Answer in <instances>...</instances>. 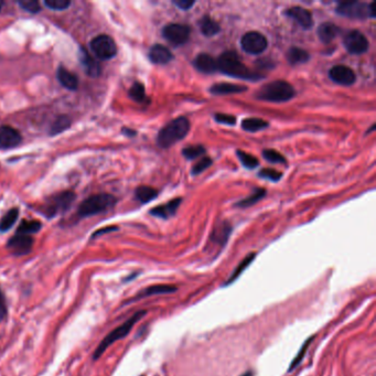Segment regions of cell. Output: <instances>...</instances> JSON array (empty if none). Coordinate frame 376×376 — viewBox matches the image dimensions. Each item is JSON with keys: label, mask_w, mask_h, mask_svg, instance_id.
Masks as SVG:
<instances>
[{"label": "cell", "mask_w": 376, "mask_h": 376, "mask_svg": "<svg viewBox=\"0 0 376 376\" xmlns=\"http://www.w3.org/2000/svg\"><path fill=\"white\" fill-rule=\"evenodd\" d=\"M204 152H206V149L202 146H190L183 149V156L189 160L197 159L204 154Z\"/></svg>", "instance_id": "cell-37"}, {"label": "cell", "mask_w": 376, "mask_h": 376, "mask_svg": "<svg viewBox=\"0 0 376 376\" xmlns=\"http://www.w3.org/2000/svg\"><path fill=\"white\" fill-rule=\"evenodd\" d=\"M116 230H117V228H115V226H112V228H105V229H102V230L95 232V233H94V235H93V237H96V236L102 235L103 233H108V232L116 231Z\"/></svg>", "instance_id": "cell-46"}, {"label": "cell", "mask_w": 376, "mask_h": 376, "mask_svg": "<svg viewBox=\"0 0 376 376\" xmlns=\"http://www.w3.org/2000/svg\"><path fill=\"white\" fill-rule=\"evenodd\" d=\"M190 129V123L185 117H178L170 121L159 131L157 142L161 148H169L186 136Z\"/></svg>", "instance_id": "cell-2"}, {"label": "cell", "mask_w": 376, "mask_h": 376, "mask_svg": "<svg viewBox=\"0 0 376 376\" xmlns=\"http://www.w3.org/2000/svg\"><path fill=\"white\" fill-rule=\"evenodd\" d=\"M32 246H33L32 237L30 235H21V234L15 235L7 244V247L9 248L10 252L17 256L26 255V254H28L31 251Z\"/></svg>", "instance_id": "cell-13"}, {"label": "cell", "mask_w": 376, "mask_h": 376, "mask_svg": "<svg viewBox=\"0 0 376 376\" xmlns=\"http://www.w3.org/2000/svg\"><path fill=\"white\" fill-rule=\"evenodd\" d=\"M146 313H147V311H145V310L136 312L134 316L127 320L125 323H123L121 325H119V327L114 329L112 332L105 336L103 341L96 347L95 352H94V355H93L94 360H98V358L103 355V353L106 351L113 343H115L116 341H118V340L123 339V338H125V336L128 335L129 332L131 331V329L134 328V325L138 321H139L141 318L145 317Z\"/></svg>", "instance_id": "cell-4"}, {"label": "cell", "mask_w": 376, "mask_h": 376, "mask_svg": "<svg viewBox=\"0 0 376 376\" xmlns=\"http://www.w3.org/2000/svg\"><path fill=\"white\" fill-rule=\"evenodd\" d=\"M217 63L218 70L229 76L250 81H257L258 79H261V76L252 73L247 69V66L242 62L241 58L236 52L228 51L222 53L217 60Z\"/></svg>", "instance_id": "cell-1"}, {"label": "cell", "mask_w": 376, "mask_h": 376, "mask_svg": "<svg viewBox=\"0 0 376 376\" xmlns=\"http://www.w3.org/2000/svg\"><path fill=\"white\" fill-rule=\"evenodd\" d=\"M265 193H266V191H265L264 189H256L250 197L237 203V207H240V208L251 207V206H253V204H255L256 202L261 200L262 198H264Z\"/></svg>", "instance_id": "cell-31"}, {"label": "cell", "mask_w": 376, "mask_h": 376, "mask_svg": "<svg viewBox=\"0 0 376 376\" xmlns=\"http://www.w3.org/2000/svg\"><path fill=\"white\" fill-rule=\"evenodd\" d=\"M80 60H81L83 66H84L85 72L90 76L96 77V76L99 75V73H101V68H99V64L91 57L90 54H88L87 51H85L84 49H82Z\"/></svg>", "instance_id": "cell-21"}, {"label": "cell", "mask_w": 376, "mask_h": 376, "mask_svg": "<svg viewBox=\"0 0 376 376\" xmlns=\"http://www.w3.org/2000/svg\"><path fill=\"white\" fill-rule=\"evenodd\" d=\"M181 203V199H174V200L169 201L164 206H159L157 208H153L150 210V214L160 219H169L170 217L175 214V211L178 210Z\"/></svg>", "instance_id": "cell-18"}, {"label": "cell", "mask_w": 376, "mask_h": 376, "mask_svg": "<svg viewBox=\"0 0 376 376\" xmlns=\"http://www.w3.org/2000/svg\"><path fill=\"white\" fill-rule=\"evenodd\" d=\"M241 376H253V372H251V371H248V372H246V373H244V374H243V375H241Z\"/></svg>", "instance_id": "cell-47"}, {"label": "cell", "mask_w": 376, "mask_h": 376, "mask_svg": "<svg viewBox=\"0 0 376 376\" xmlns=\"http://www.w3.org/2000/svg\"><path fill=\"white\" fill-rule=\"evenodd\" d=\"M330 79L341 85L349 86L354 84L356 81V75L352 69L345 65H335L329 71Z\"/></svg>", "instance_id": "cell-12"}, {"label": "cell", "mask_w": 376, "mask_h": 376, "mask_svg": "<svg viewBox=\"0 0 376 376\" xmlns=\"http://www.w3.org/2000/svg\"><path fill=\"white\" fill-rule=\"evenodd\" d=\"M70 125H71L70 118L66 117V116H61V117H59L57 120H55V123L53 124L51 134H60V132H62L66 128H69Z\"/></svg>", "instance_id": "cell-36"}, {"label": "cell", "mask_w": 376, "mask_h": 376, "mask_svg": "<svg viewBox=\"0 0 376 376\" xmlns=\"http://www.w3.org/2000/svg\"><path fill=\"white\" fill-rule=\"evenodd\" d=\"M44 5L52 10H64L71 5L69 0H44Z\"/></svg>", "instance_id": "cell-38"}, {"label": "cell", "mask_w": 376, "mask_h": 376, "mask_svg": "<svg viewBox=\"0 0 376 376\" xmlns=\"http://www.w3.org/2000/svg\"><path fill=\"white\" fill-rule=\"evenodd\" d=\"M19 217V210L18 209H11L9 211L6 213L3 219L0 220V232H7L9 231L15 223L17 222Z\"/></svg>", "instance_id": "cell-27"}, {"label": "cell", "mask_w": 376, "mask_h": 376, "mask_svg": "<svg viewBox=\"0 0 376 376\" xmlns=\"http://www.w3.org/2000/svg\"><path fill=\"white\" fill-rule=\"evenodd\" d=\"M3 5H4V3H3V2H0V9H2V7H3Z\"/></svg>", "instance_id": "cell-48"}, {"label": "cell", "mask_w": 376, "mask_h": 376, "mask_svg": "<svg viewBox=\"0 0 376 376\" xmlns=\"http://www.w3.org/2000/svg\"><path fill=\"white\" fill-rule=\"evenodd\" d=\"M7 312H8L7 303H6L5 296L3 294L2 289H0V321H3V320L6 318V316H7Z\"/></svg>", "instance_id": "cell-44"}, {"label": "cell", "mask_w": 376, "mask_h": 376, "mask_svg": "<svg viewBox=\"0 0 376 376\" xmlns=\"http://www.w3.org/2000/svg\"><path fill=\"white\" fill-rule=\"evenodd\" d=\"M212 164V160L211 158H202L200 161H199L198 163H196L195 165H193V169H192V174L193 175H197V174H200L202 173L204 170H207L210 165Z\"/></svg>", "instance_id": "cell-39"}, {"label": "cell", "mask_w": 376, "mask_h": 376, "mask_svg": "<svg viewBox=\"0 0 376 376\" xmlns=\"http://www.w3.org/2000/svg\"><path fill=\"white\" fill-rule=\"evenodd\" d=\"M136 199L141 203H147L152 201L154 198H157L158 192L156 189H153L151 186L147 185H141L136 189Z\"/></svg>", "instance_id": "cell-26"}, {"label": "cell", "mask_w": 376, "mask_h": 376, "mask_svg": "<svg viewBox=\"0 0 376 376\" xmlns=\"http://www.w3.org/2000/svg\"><path fill=\"white\" fill-rule=\"evenodd\" d=\"M312 339H313V336H311V338H309L306 342H305V343H303L302 344V346H301V349L299 350V352H298V354L296 355V357L294 358V361H292L291 362V364H290V367L288 368V372H291L292 371V369H295L298 365H299V364L301 363V361L303 360V357H305L306 356V353H307V350H308V347H309V345H310L311 344V342H312Z\"/></svg>", "instance_id": "cell-33"}, {"label": "cell", "mask_w": 376, "mask_h": 376, "mask_svg": "<svg viewBox=\"0 0 376 376\" xmlns=\"http://www.w3.org/2000/svg\"><path fill=\"white\" fill-rule=\"evenodd\" d=\"M20 7L31 14H36L40 11V5L36 0H21L19 3Z\"/></svg>", "instance_id": "cell-41"}, {"label": "cell", "mask_w": 376, "mask_h": 376, "mask_svg": "<svg viewBox=\"0 0 376 376\" xmlns=\"http://www.w3.org/2000/svg\"><path fill=\"white\" fill-rule=\"evenodd\" d=\"M162 36L170 44L179 47L189 40L190 28L181 24H170L163 28Z\"/></svg>", "instance_id": "cell-9"}, {"label": "cell", "mask_w": 376, "mask_h": 376, "mask_svg": "<svg viewBox=\"0 0 376 376\" xmlns=\"http://www.w3.org/2000/svg\"><path fill=\"white\" fill-rule=\"evenodd\" d=\"M174 5L181 10H189L195 5V2H191V0H175Z\"/></svg>", "instance_id": "cell-45"}, {"label": "cell", "mask_w": 376, "mask_h": 376, "mask_svg": "<svg viewBox=\"0 0 376 376\" xmlns=\"http://www.w3.org/2000/svg\"><path fill=\"white\" fill-rule=\"evenodd\" d=\"M74 199L75 195L73 192L60 193V195L53 197L51 201H49L47 208L44 209V214H47L49 218H52L59 212L65 211L70 208Z\"/></svg>", "instance_id": "cell-11"}, {"label": "cell", "mask_w": 376, "mask_h": 376, "mask_svg": "<svg viewBox=\"0 0 376 376\" xmlns=\"http://www.w3.org/2000/svg\"><path fill=\"white\" fill-rule=\"evenodd\" d=\"M116 203V199L110 195H96L83 201L77 210L81 218L92 217L97 213H102L106 210L113 208Z\"/></svg>", "instance_id": "cell-5"}, {"label": "cell", "mask_w": 376, "mask_h": 376, "mask_svg": "<svg viewBox=\"0 0 376 376\" xmlns=\"http://www.w3.org/2000/svg\"><path fill=\"white\" fill-rule=\"evenodd\" d=\"M263 157L272 163H286V158L274 149H265L263 151Z\"/></svg>", "instance_id": "cell-35"}, {"label": "cell", "mask_w": 376, "mask_h": 376, "mask_svg": "<svg viewBox=\"0 0 376 376\" xmlns=\"http://www.w3.org/2000/svg\"><path fill=\"white\" fill-rule=\"evenodd\" d=\"M344 47L351 54H363L367 51L368 41L362 32L352 30L347 32L344 37Z\"/></svg>", "instance_id": "cell-10"}, {"label": "cell", "mask_w": 376, "mask_h": 376, "mask_svg": "<svg viewBox=\"0 0 376 376\" xmlns=\"http://www.w3.org/2000/svg\"><path fill=\"white\" fill-rule=\"evenodd\" d=\"M242 49L248 54H261L267 49V39L262 33L251 31L245 33L241 40Z\"/></svg>", "instance_id": "cell-8"}, {"label": "cell", "mask_w": 376, "mask_h": 376, "mask_svg": "<svg viewBox=\"0 0 376 376\" xmlns=\"http://www.w3.org/2000/svg\"><path fill=\"white\" fill-rule=\"evenodd\" d=\"M287 59H288L290 64H302L306 63L309 60V54L307 51L300 48H291L288 53H287Z\"/></svg>", "instance_id": "cell-25"}, {"label": "cell", "mask_w": 376, "mask_h": 376, "mask_svg": "<svg viewBox=\"0 0 376 376\" xmlns=\"http://www.w3.org/2000/svg\"><path fill=\"white\" fill-rule=\"evenodd\" d=\"M268 127V123L259 118H247L242 121V128L246 131L255 132Z\"/></svg>", "instance_id": "cell-29"}, {"label": "cell", "mask_w": 376, "mask_h": 376, "mask_svg": "<svg viewBox=\"0 0 376 376\" xmlns=\"http://www.w3.org/2000/svg\"><path fill=\"white\" fill-rule=\"evenodd\" d=\"M339 28L333 24H330V22L320 25V27L318 28V36L323 43H329L334 40L336 36L339 35Z\"/></svg>", "instance_id": "cell-23"}, {"label": "cell", "mask_w": 376, "mask_h": 376, "mask_svg": "<svg viewBox=\"0 0 376 376\" xmlns=\"http://www.w3.org/2000/svg\"><path fill=\"white\" fill-rule=\"evenodd\" d=\"M246 91V86H243L240 84H232V83H219L214 84L210 92L214 95H226V94H234V93H242Z\"/></svg>", "instance_id": "cell-20"}, {"label": "cell", "mask_w": 376, "mask_h": 376, "mask_svg": "<svg viewBox=\"0 0 376 376\" xmlns=\"http://www.w3.org/2000/svg\"><path fill=\"white\" fill-rule=\"evenodd\" d=\"M41 223L39 221H22L19 225L17 234L21 235H30L32 233H37L41 229Z\"/></svg>", "instance_id": "cell-30"}, {"label": "cell", "mask_w": 376, "mask_h": 376, "mask_svg": "<svg viewBox=\"0 0 376 376\" xmlns=\"http://www.w3.org/2000/svg\"><path fill=\"white\" fill-rule=\"evenodd\" d=\"M129 96L136 102H143L146 99V92L145 87L139 82H136L134 85L131 86L129 91Z\"/></svg>", "instance_id": "cell-34"}, {"label": "cell", "mask_w": 376, "mask_h": 376, "mask_svg": "<svg viewBox=\"0 0 376 376\" xmlns=\"http://www.w3.org/2000/svg\"><path fill=\"white\" fill-rule=\"evenodd\" d=\"M176 290L178 289H176V287L173 285H153L140 291L139 294L137 295V299L150 297V296H156V295L172 294V292H175Z\"/></svg>", "instance_id": "cell-19"}, {"label": "cell", "mask_w": 376, "mask_h": 376, "mask_svg": "<svg viewBox=\"0 0 376 376\" xmlns=\"http://www.w3.org/2000/svg\"><path fill=\"white\" fill-rule=\"evenodd\" d=\"M230 232H231V228H228V226H224L223 229H220L217 232H214L213 236H212V240H214L215 242H221V243H222V244H224V243L226 241H228V237H229Z\"/></svg>", "instance_id": "cell-42"}, {"label": "cell", "mask_w": 376, "mask_h": 376, "mask_svg": "<svg viewBox=\"0 0 376 376\" xmlns=\"http://www.w3.org/2000/svg\"><path fill=\"white\" fill-rule=\"evenodd\" d=\"M196 69L198 71L202 72V73H207V74H212L214 72L218 71V63L217 60H215L211 55H209L207 53H202L199 54L196 58L195 62Z\"/></svg>", "instance_id": "cell-17"}, {"label": "cell", "mask_w": 376, "mask_h": 376, "mask_svg": "<svg viewBox=\"0 0 376 376\" xmlns=\"http://www.w3.org/2000/svg\"><path fill=\"white\" fill-rule=\"evenodd\" d=\"M258 175L263 179L274 181V182L280 180V178H281V173L278 172V171L274 170V169H263L261 172L258 173Z\"/></svg>", "instance_id": "cell-40"}, {"label": "cell", "mask_w": 376, "mask_h": 376, "mask_svg": "<svg viewBox=\"0 0 376 376\" xmlns=\"http://www.w3.org/2000/svg\"><path fill=\"white\" fill-rule=\"evenodd\" d=\"M215 120L220 124H225V125H234L236 123V118L232 115H226V114H217L215 115Z\"/></svg>", "instance_id": "cell-43"}, {"label": "cell", "mask_w": 376, "mask_h": 376, "mask_svg": "<svg viewBox=\"0 0 376 376\" xmlns=\"http://www.w3.org/2000/svg\"><path fill=\"white\" fill-rule=\"evenodd\" d=\"M58 80L61 83V85H63L68 90H76L77 86H79L77 76L65 68H60L58 70Z\"/></svg>", "instance_id": "cell-22"}, {"label": "cell", "mask_w": 376, "mask_h": 376, "mask_svg": "<svg viewBox=\"0 0 376 376\" xmlns=\"http://www.w3.org/2000/svg\"><path fill=\"white\" fill-rule=\"evenodd\" d=\"M237 157H239L242 164L247 169H255L256 167H258L259 161L257 160V158L252 156V154L250 153L239 150L237 151Z\"/></svg>", "instance_id": "cell-32"}, {"label": "cell", "mask_w": 376, "mask_h": 376, "mask_svg": "<svg viewBox=\"0 0 376 376\" xmlns=\"http://www.w3.org/2000/svg\"><path fill=\"white\" fill-rule=\"evenodd\" d=\"M336 13L341 16L347 17V18L353 19H366V18H374L375 14L373 10L372 3H358V2H345L341 3Z\"/></svg>", "instance_id": "cell-6"}, {"label": "cell", "mask_w": 376, "mask_h": 376, "mask_svg": "<svg viewBox=\"0 0 376 376\" xmlns=\"http://www.w3.org/2000/svg\"><path fill=\"white\" fill-rule=\"evenodd\" d=\"M255 257H256V254H255V253L248 254V255H247L244 259H243V261L239 264V266H237V267L234 269V272L232 273V275L230 276V278H229L228 280H226L225 283H224V286H228V285H231L232 283H234V281H235L237 278L240 277L241 274H242L243 272H244V270H245L248 266H250V265L252 264V262L254 261V258H255Z\"/></svg>", "instance_id": "cell-24"}, {"label": "cell", "mask_w": 376, "mask_h": 376, "mask_svg": "<svg viewBox=\"0 0 376 376\" xmlns=\"http://www.w3.org/2000/svg\"><path fill=\"white\" fill-rule=\"evenodd\" d=\"M286 15L292 20H295L298 25L303 28V29H310L313 26L311 13L305 8L292 7L286 11Z\"/></svg>", "instance_id": "cell-14"}, {"label": "cell", "mask_w": 376, "mask_h": 376, "mask_svg": "<svg viewBox=\"0 0 376 376\" xmlns=\"http://www.w3.org/2000/svg\"><path fill=\"white\" fill-rule=\"evenodd\" d=\"M21 135L18 130L10 126L0 127V147L13 148L18 146L21 142Z\"/></svg>", "instance_id": "cell-15"}, {"label": "cell", "mask_w": 376, "mask_h": 376, "mask_svg": "<svg viewBox=\"0 0 376 376\" xmlns=\"http://www.w3.org/2000/svg\"><path fill=\"white\" fill-rule=\"evenodd\" d=\"M295 90L288 82L277 80L267 83L259 88L256 96L258 99L274 103L287 102L295 96Z\"/></svg>", "instance_id": "cell-3"}, {"label": "cell", "mask_w": 376, "mask_h": 376, "mask_svg": "<svg viewBox=\"0 0 376 376\" xmlns=\"http://www.w3.org/2000/svg\"><path fill=\"white\" fill-rule=\"evenodd\" d=\"M93 53L101 60H109L114 58L117 52V47L112 38L106 35L97 36L90 43Z\"/></svg>", "instance_id": "cell-7"}, {"label": "cell", "mask_w": 376, "mask_h": 376, "mask_svg": "<svg viewBox=\"0 0 376 376\" xmlns=\"http://www.w3.org/2000/svg\"><path fill=\"white\" fill-rule=\"evenodd\" d=\"M200 29L206 37H213L220 32V26L210 17H204L200 21Z\"/></svg>", "instance_id": "cell-28"}, {"label": "cell", "mask_w": 376, "mask_h": 376, "mask_svg": "<svg viewBox=\"0 0 376 376\" xmlns=\"http://www.w3.org/2000/svg\"><path fill=\"white\" fill-rule=\"evenodd\" d=\"M149 59L154 64H167L173 59V55L167 47L154 44L149 51Z\"/></svg>", "instance_id": "cell-16"}]
</instances>
